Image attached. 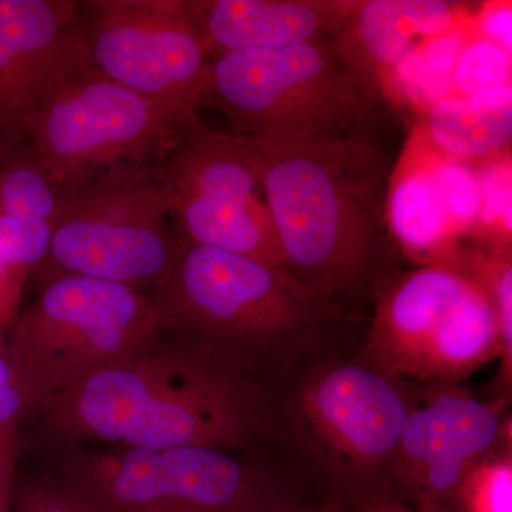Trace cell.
<instances>
[{
  "instance_id": "277c9868",
  "label": "cell",
  "mask_w": 512,
  "mask_h": 512,
  "mask_svg": "<svg viewBox=\"0 0 512 512\" xmlns=\"http://www.w3.org/2000/svg\"><path fill=\"white\" fill-rule=\"evenodd\" d=\"M201 104L232 133L278 150L376 137L389 101L340 52L335 39L229 52L205 70Z\"/></svg>"
},
{
  "instance_id": "4316f807",
  "label": "cell",
  "mask_w": 512,
  "mask_h": 512,
  "mask_svg": "<svg viewBox=\"0 0 512 512\" xmlns=\"http://www.w3.org/2000/svg\"><path fill=\"white\" fill-rule=\"evenodd\" d=\"M33 407L32 399L10 366L8 357L0 353V451L12 450L16 426Z\"/></svg>"
},
{
  "instance_id": "4dcf8cb0",
  "label": "cell",
  "mask_w": 512,
  "mask_h": 512,
  "mask_svg": "<svg viewBox=\"0 0 512 512\" xmlns=\"http://www.w3.org/2000/svg\"><path fill=\"white\" fill-rule=\"evenodd\" d=\"M363 512H413L409 508L404 507L402 501L397 498H384V500L376 501L369 507L365 508Z\"/></svg>"
},
{
  "instance_id": "d4e9b609",
  "label": "cell",
  "mask_w": 512,
  "mask_h": 512,
  "mask_svg": "<svg viewBox=\"0 0 512 512\" xmlns=\"http://www.w3.org/2000/svg\"><path fill=\"white\" fill-rule=\"evenodd\" d=\"M52 225L10 217L0 202V256L9 264L32 271L49 258Z\"/></svg>"
},
{
  "instance_id": "30bf717a",
  "label": "cell",
  "mask_w": 512,
  "mask_h": 512,
  "mask_svg": "<svg viewBox=\"0 0 512 512\" xmlns=\"http://www.w3.org/2000/svg\"><path fill=\"white\" fill-rule=\"evenodd\" d=\"M49 451L50 476L94 512H238L266 481L234 453L212 448Z\"/></svg>"
},
{
  "instance_id": "52a82bcc",
  "label": "cell",
  "mask_w": 512,
  "mask_h": 512,
  "mask_svg": "<svg viewBox=\"0 0 512 512\" xmlns=\"http://www.w3.org/2000/svg\"><path fill=\"white\" fill-rule=\"evenodd\" d=\"M171 217L158 161L107 168L57 192L49 258L62 274L153 289L180 244Z\"/></svg>"
},
{
  "instance_id": "d6986e66",
  "label": "cell",
  "mask_w": 512,
  "mask_h": 512,
  "mask_svg": "<svg viewBox=\"0 0 512 512\" xmlns=\"http://www.w3.org/2000/svg\"><path fill=\"white\" fill-rule=\"evenodd\" d=\"M15 147L0 146V202L16 220L52 225L57 210V191L30 156L28 148L18 153Z\"/></svg>"
},
{
  "instance_id": "484cf974",
  "label": "cell",
  "mask_w": 512,
  "mask_h": 512,
  "mask_svg": "<svg viewBox=\"0 0 512 512\" xmlns=\"http://www.w3.org/2000/svg\"><path fill=\"white\" fill-rule=\"evenodd\" d=\"M10 512H94L52 476L30 478L12 495Z\"/></svg>"
},
{
  "instance_id": "7402d4cb",
  "label": "cell",
  "mask_w": 512,
  "mask_h": 512,
  "mask_svg": "<svg viewBox=\"0 0 512 512\" xmlns=\"http://www.w3.org/2000/svg\"><path fill=\"white\" fill-rule=\"evenodd\" d=\"M454 512H512L511 451L488 454L461 480Z\"/></svg>"
},
{
  "instance_id": "f546056e",
  "label": "cell",
  "mask_w": 512,
  "mask_h": 512,
  "mask_svg": "<svg viewBox=\"0 0 512 512\" xmlns=\"http://www.w3.org/2000/svg\"><path fill=\"white\" fill-rule=\"evenodd\" d=\"M30 272L0 256V330L13 326L19 316L23 289Z\"/></svg>"
},
{
  "instance_id": "5b68a950",
  "label": "cell",
  "mask_w": 512,
  "mask_h": 512,
  "mask_svg": "<svg viewBox=\"0 0 512 512\" xmlns=\"http://www.w3.org/2000/svg\"><path fill=\"white\" fill-rule=\"evenodd\" d=\"M163 332L153 299L141 289L62 274L19 313L5 355L35 410Z\"/></svg>"
},
{
  "instance_id": "9a60e30c",
  "label": "cell",
  "mask_w": 512,
  "mask_h": 512,
  "mask_svg": "<svg viewBox=\"0 0 512 512\" xmlns=\"http://www.w3.org/2000/svg\"><path fill=\"white\" fill-rule=\"evenodd\" d=\"M444 0H359L336 43L353 69L387 100L394 76L431 40L474 18Z\"/></svg>"
},
{
  "instance_id": "83f0119b",
  "label": "cell",
  "mask_w": 512,
  "mask_h": 512,
  "mask_svg": "<svg viewBox=\"0 0 512 512\" xmlns=\"http://www.w3.org/2000/svg\"><path fill=\"white\" fill-rule=\"evenodd\" d=\"M238 512H350V510L349 504L338 497L313 503V501L279 491L274 485L265 481Z\"/></svg>"
},
{
  "instance_id": "ba28073f",
  "label": "cell",
  "mask_w": 512,
  "mask_h": 512,
  "mask_svg": "<svg viewBox=\"0 0 512 512\" xmlns=\"http://www.w3.org/2000/svg\"><path fill=\"white\" fill-rule=\"evenodd\" d=\"M397 382L367 362L346 360L320 367L293 399L301 441L340 500L360 512L394 497V457L410 412Z\"/></svg>"
},
{
  "instance_id": "8992f818",
  "label": "cell",
  "mask_w": 512,
  "mask_h": 512,
  "mask_svg": "<svg viewBox=\"0 0 512 512\" xmlns=\"http://www.w3.org/2000/svg\"><path fill=\"white\" fill-rule=\"evenodd\" d=\"M370 296L366 362L384 375L456 384L500 359L490 298L460 266L393 271Z\"/></svg>"
},
{
  "instance_id": "cb8c5ba5",
  "label": "cell",
  "mask_w": 512,
  "mask_h": 512,
  "mask_svg": "<svg viewBox=\"0 0 512 512\" xmlns=\"http://www.w3.org/2000/svg\"><path fill=\"white\" fill-rule=\"evenodd\" d=\"M511 53L473 30L451 73L458 96H471L503 84H511Z\"/></svg>"
},
{
  "instance_id": "8fae6325",
  "label": "cell",
  "mask_w": 512,
  "mask_h": 512,
  "mask_svg": "<svg viewBox=\"0 0 512 512\" xmlns=\"http://www.w3.org/2000/svg\"><path fill=\"white\" fill-rule=\"evenodd\" d=\"M158 163L185 238L286 269L254 141L218 133L198 119Z\"/></svg>"
},
{
  "instance_id": "ac0fdd59",
  "label": "cell",
  "mask_w": 512,
  "mask_h": 512,
  "mask_svg": "<svg viewBox=\"0 0 512 512\" xmlns=\"http://www.w3.org/2000/svg\"><path fill=\"white\" fill-rule=\"evenodd\" d=\"M426 137L437 151L458 160L501 156L512 138L511 84L434 101L427 109Z\"/></svg>"
},
{
  "instance_id": "7c38bea8",
  "label": "cell",
  "mask_w": 512,
  "mask_h": 512,
  "mask_svg": "<svg viewBox=\"0 0 512 512\" xmlns=\"http://www.w3.org/2000/svg\"><path fill=\"white\" fill-rule=\"evenodd\" d=\"M94 69L147 99L197 111L208 49L187 0L80 3Z\"/></svg>"
},
{
  "instance_id": "603a6c76",
  "label": "cell",
  "mask_w": 512,
  "mask_h": 512,
  "mask_svg": "<svg viewBox=\"0 0 512 512\" xmlns=\"http://www.w3.org/2000/svg\"><path fill=\"white\" fill-rule=\"evenodd\" d=\"M480 174V217L474 234L490 239L491 248H510L511 239V158L507 154L483 160Z\"/></svg>"
},
{
  "instance_id": "5bb4252c",
  "label": "cell",
  "mask_w": 512,
  "mask_h": 512,
  "mask_svg": "<svg viewBox=\"0 0 512 512\" xmlns=\"http://www.w3.org/2000/svg\"><path fill=\"white\" fill-rule=\"evenodd\" d=\"M504 399L481 402L458 384H443L410 409L393 463V490L417 512H454L464 476L494 453L504 436Z\"/></svg>"
},
{
  "instance_id": "e0dca14e",
  "label": "cell",
  "mask_w": 512,
  "mask_h": 512,
  "mask_svg": "<svg viewBox=\"0 0 512 512\" xmlns=\"http://www.w3.org/2000/svg\"><path fill=\"white\" fill-rule=\"evenodd\" d=\"M414 150L393 170L386 220L394 245L423 266L457 265L461 237L448 215L433 168V151Z\"/></svg>"
},
{
  "instance_id": "7a4b0ae2",
  "label": "cell",
  "mask_w": 512,
  "mask_h": 512,
  "mask_svg": "<svg viewBox=\"0 0 512 512\" xmlns=\"http://www.w3.org/2000/svg\"><path fill=\"white\" fill-rule=\"evenodd\" d=\"M255 144L286 271L340 302L372 295L393 272L386 220L393 165L379 138L288 150Z\"/></svg>"
},
{
  "instance_id": "3957f363",
  "label": "cell",
  "mask_w": 512,
  "mask_h": 512,
  "mask_svg": "<svg viewBox=\"0 0 512 512\" xmlns=\"http://www.w3.org/2000/svg\"><path fill=\"white\" fill-rule=\"evenodd\" d=\"M164 332L241 360H282L342 316L338 299L284 268L181 237L151 293Z\"/></svg>"
},
{
  "instance_id": "9c48e42d",
  "label": "cell",
  "mask_w": 512,
  "mask_h": 512,
  "mask_svg": "<svg viewBox=\"0 0 512 512\" xmlns=\"http://www.w3.org/2000/svg\"><path fill=\"white\" fill-rule=\"evenodd\" d=\"M198 119L92 69L29 120L26 148L59 192L116 165L160 160Z\"/></svg>"
},
{
  "instance_id": "ffe728a7",
  "label": "cell",
  "mask_w": 512,
  "mask_h": 512,
  "mask_svg": "<svg viewBox=\"0 0 512 512\" xmlns=\"http://www.w3.org/2000/svg\"><path fill=\"white\" fill-rule=\"evenodd\" d=\"M457 266L483 286L497 316L501 340V379L508 389L512 377V265L510 248L463 252Z\"/></svg>"
},
{
  "instance_id": "6da1fadb",
  "label": "cell",
  "mask_w": 512,
  "mask_h": 512,
  "mask_svg": "<svg viewBox=\"0 0 512 512\" xmlns=\"http://www.w3.org/2000/svg\"><path fill=\"white\" fill-rule=\"evenodd\" d=\"M248 370L210 345L163 332L137 355L39 404L40 431L49 448L235 453L261 426Z\"/></svg>"
},
{
  "instance_id": "4fadbf2b",
  "label": "cell",
  "mask_w": 512,
  "mask_h": 512,
  "mask_svg": "<svg viewBox=\"0 0 512 512\" xmlns=\"http://www.w3.org/2000/svg\"><path fill=\"white\" fill-rule=\"evenodd\" d=\"M92 69L80 3L0 0V146L25 140L37 111Z\"/></svg>"
},
{
  "instance_id": "f1b7e54d",
  "label": "cell",
  "mask_w": 512,
  "mask_h": 512,
  "mask_svg": "<svg viewBox=\"0 0 512 512\" xmlns=\"http://www.w3.org/2000/svg\"><path fill=\"white\" fill-rule=\"evenodd\" d=\"M474 29L481 37L495 45L512 50V6L511 2L485 3L474 20Z\"/></svg>"
},
{
  "instance_id": "44dd1931",
  "label": "cell",
  "mask_w": 512,
  "mask_h": 512,
  "mask_svg": "<svg viewBox=\"0 0 512 512\" xmlns=\"http://www.w3.org/2000/svg\"><path fill=\"white\" fill-rule=\"evenodd\" d=\"M433 168L458 235L461 239L474 235L483 202L478 168L473 167V161L446 156L436 148L433 151Z\"/></svg>"
},
{
  "instance_id": "2e32d148",
  "label": "cell",
  "mask_w": 512,
  "mask_h": 512,
  "mask_svg": "<svg viewBox=\"0 0 512 512\" xmlns=\"http://www.w3.org/2000/svg\"><path fill=\"white\" fill-rule=\"evenodd\" d=\"M192 19L217 56L336 39L356 0H187Z\"/></svg>"
}]
</instances>
